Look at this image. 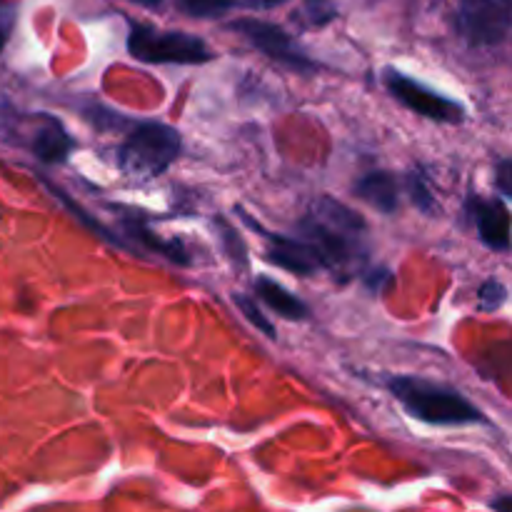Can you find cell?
<instances>
[{"label":"cell","mask_w":512,"mask_h":512,"mask_svg":"<svg viewBox=\"0 0 512 512\" xmlns=\"http://www.w3.org/2000/svg\"><path fill=\"white\" fill-rule=\"evenodd\" d=\"M495 185H498L500 195L503 198H510L512 195V160L503 158L495 168Z\"/></svg>","instance_id":"44dd1931"},{"label":"cell","mask_w":512,"mask_h":512,"mask_svg":"<svg viewBox=\"0 0 512 512\" xmlns=\"http://www.w3.org/2000/svg\"><path fill=\"white\" fill-rule=\"evenodd\" d=\"M28 148L33 150L35 158L43 160L45 165H60L68 160L70 153H73L75 143L58 118L43 113L33 118L28 135Z\"/></svg>","instance_id":"30bf717a"},{"label":"cell","mask_w":512,"mask_h":512,"mask_svg":"<svg viewBox=\"0 0 512 512\" xmlns=\"http://www.w3.org/2000/svg\"><path fill=\"white\" fill-rule=\"evenodd\" d=\"M365 283H368V288L373 290V293H383L385 288H390V285L395 283V275L393 270L388 268H370L365 270Z\"/></svg>","instance_id":"ffe728a7"},{"label":"cell","mask_w":512,"mask_h":512,"mask_svg":"<svg viewBox=\"0 0 512 512\" xmlns=\"http://www.w3.org/2000/svg\"><path fill=\"white\" fill-rule=\"evenodd\" d=\"M218 228H220V235H223L225 240V248H228V255L233 260H238V263H248V253H245V245L243 240H240L238 230L230 228V225H225L223 220H218Z\"/></svg>","instance_id":"d6986e66"},{"label":"cell","mask_w":512,"mask_h":512,"mask_svg":"<svg viewBox=\"0 0 512 512\" xmlns=\"http://www.w3.org/2000/svg\"><path fill=\"white\" fill-rule=\"evenodd\" d=\"M490 508H493V510H510L512 508V498H510V495H500V498L498 500H493V503H490Z\"/></svg>","instance_id":"603a6c76"},{"label":"cell","mask_w":512,"mask_h":512,"mask_svg":"<svg viewBox=\"0 0 512 512\" xmlns=\"http://www.w3.org/2000/svg\"><path fill=\"white\" fill-rule=\"evenodd\" d=\"M353 195L365 200L378 213L393 215L400 205V183L388 170H370L355 180Z\"/></svg>","instance_id":"8fae6325"},{"label":"cell","mask_w":512,"mask_h":512,"mask_svg":"<svg viewBox=\"0 0 512 512\" xmlns=\"http://www.w3.org/2000/svg\"><path fill=\"white\" fill-rule=\"evenodd\" d=\"M505 300H508V288L500 280H485L478 288V310L483 313H495L498 308H503Z\"/></svg>","instance_id":"ac0fdd59"},{"label":"cell","mask_w":512,"mask_h":512,"mask_svg":"<svg viewBox=\"0 0 512 512\" xmlns=\"http://www.w3.org/2000/svg\"><path fill=\"white\" fill-rule=\"evenodd\" d=\"M183 140L173 125L158 120H143L130 128L115 150V163L133 178H158L178 160Z\"/></svg>","instance_id":"3957f363"},{"label":"cell","mask_w":512,"mask_h":512,"mask_svg":"<svg viewBox=\"0 0 512 512\" xmlns=\"http://www.w3.org/2000/svg\"><path fill=\"white\" fill-rule=\"evenodd\" d=\"M383 83L385 88H388V93L393 95L400 105H405V108L413 110V113L423 115V118L448 125H458L465 120L463 105L445 98V95L428 88V85H423L420 80L408 78V75L400 73V70L385 68Z\"/></svg>","instance_id":"8992f818"},{"label":"cell","mask_w":512,"mask_h":512,"mask_svg":"<svg viewBox=\"0 0 512 512\" xmlns=\"http://www.w3.org/2000/svg\"><path fill=\"white\" fill-rule=\"evenodd\" d=\"M233 303L238 305L240 313L245 315V320H248V323H253L255 328H258L260 333L265 335V338H270V340L278 338V333H275V325L270 323V320L265 318L263 313H260V308H258V303H255V300H253V295L233 293Z\"/></svg>","instance_id":"2e32d148"},{"label":"cell","mask_w":512,"mask_h":512,"mask_svg":"<svg viewBox=\"0 0 512 512\" xmlns=\"http://www.w3.org/2000/svg\"><path fill=\"white\" fill-rule=\"evenodd\" d=\"M468 213L475 223L478 238L488 245L490 250L508 253L510 250V210L505 200L483 198L478 193H470Z\"/></svg>","instance_id":"9c48e42d"},{"label":"cell","mask_w":512,"mask_h":512,"mask_svg":"<svg viewBox=\"0 0 512 512\" xmlns=\"http://www.w3.org/2000/svg\"><path fill=\"white\" fill-rule=\"evenodd\" d=\"M388 390L403 405L410 418L420 420L425 425L453 428V425L488 423L483 410L470 403L460 390L433 383V380L413 378V375H393L388 380Z\"/></svg>","instance_id":"7a4b0ae2"},{"label":"cell","mask_w":512,"mask_h":512,"mask_svg":"<svg viewBox=\"0 0 512 512\" xmlns=\"http://www.w3.org/2000/svg\"><path fill=\"white\" fill-rule=\"evenodd\" d=\"M228 30L238 33L240 38L248 40L255 50H260V53L268 55L275 63L285 65V68L298 70V73H313V70H318V63L310 60L308 55H305V50L295 43L293 35L285 33L280 25L268 23V20L240 18L228 23Z\"/></svg>","instance_id":"5b68a950"},{"label":"cell","mask_w":512,"mask_h":512,"mask_svg":"<svg viewBox=\"0 0 512 512\" xmlns=\"http://www.w3.org/2000/svg\"><path fill=\"white\" fill-rule=\"evenodd\" d=\"M128 53L150 65H200L215 58L203 38L183 30H160L148 23H130Z\"/></svg>","instance_id":"277c9868"},{"label":"cell","mask_w":512,"mask_h":512,"mask_svg":"<svg viewBox=\"0 0 512 512\" xmlns=\"http://www.w3.org/2000/svg\"><path fill=\"white\" fill-rule=\"evenodd\" d=\"M335 18H338V8L330 0H305L303 8L295 13V20L303 28H323Z\"/></svg>","instance_id":"9a60e30c"},{"label":"cell","mask_w":512,"mask_h":512,"mask_svg":"<svg viewBox=\"0 0 512 512\" xmlns=\"http://www.w3.org/2000/svg\"><path fill=\"white\" fill-rule=\"evenodd\" d=\"M13 23H15V5L8 3V0H0V45L8 40Z\"/></svg>","instance_id":"7402d4cb"},{"label":"cell","mask_w":512,"mask_h":512,"mask_svg":"<svg viewBox=\"0 0 512 512\" xmlns=\"http://www.w3.org/2000/svg\"><path fill=\"white\" fill-rule=\"evenodd\" d=\"M253 295L265 305V308L273 310L275 315L285 320H308L310 308L305 300H300L298 295L290 293L288 288L278 283V280L268 278V275H258L253 280Z\"/></svg>","instance_id":"7c38bea8"},{"label":"cell","mask_w":512,"mask_h":512,"mask_svg":"<svg viewBox=\"0 0 512 512\" xmlns=\"http://www.w3.org/2000/svg\"><path fill=\"white\" fill-rule=\"evenodd\" d=\"M408 188H410V198H413V205L420 210L423 215H438V203H435V195L430 193L428 183L420 173H410L408 175Z\"/></svg>","instance_id":"e0dca14e"},{"label":"cell","mask_w":512,"mask_h":512,"mask_svg":"<svg viewBox=\"0 0 512 512\" xmlns=\"http://www.w3.org/2000/svg\"><path fill=\"white\" fill-rule=\"evenodd\" d=\"M365 220L355 210L330 195L310 203L308 215L298 220V235L318 253L323 270L333 275H350L365 260Z\"/></svg>","instance_id":"6da1fadb"},{"label":"cell","mask_w":512,"mask_h":512,"mask_svg":"<svg viewBox=\"0 0 512 512\" xmlns=\"http://www.w3.org/2000/svg\"><path fill=\"white\" fill-rule=\"evenodd\" d=\"M245 223L250 228H255L260 233V238L265 240V260L273 263L275 268H283L288 273L295 275H318L323 270V263H320L318 253H315L313 245L308 243L305 238H300L298 233L295 235H280V233H270V230L260 228L255 220H250L248 215H243Z\"/></svg>","instance_id":"ba28073f"},{"label":"cell","mask_w":512,"mask_h":512,"mask_svg":"<svg viewBox=\"0 0 512 512\" xmlns=\"http://www.w3.org/2000/svg\"><path fill=\"white\" fill-rule=\"evenodd\" d=\"M133 3L145 5V8H155V5H160V3H163V0H133Z\"/></svg>","instance_id":"cb8c5ba5"},{"label":"cell","mask_w":512,"mask_h":512,"mask_svg":"<svg viewBox=\"0 0 512 512\" xmlns=\"http://www.w3.org/2000/svg\"><path fill=\"white\" fill-rule=\"evenodd\" d=\"M512 0H460L458 30L473 48H495L510 33Z\"/></svg>","instance_id":"52a82bcc"},{"label":"cell","mask_w":512,"mask_h":512,"mask_svg":"<svg viewBox=\"0 0 512 512\" xmlns=\"http://www.w3.org/2000/svg\"><path fill=\"white\" fill-rule=\"evenodd\" d=\"M123 230L135 245H140V248L150 250V253L160 255V258L170 260V263L175 265H183V268L185 265H190V253L180 240L160 238V235H155L153 230H150L143 220L135 218V215H128V218H125Z\"/></svg>","instance_id":"4fadbf2b"},{"label":"cell","mask_w":512,"mask_h":512,"mask_svg":"<svg viewBox=\"0 0 512 512\" xmlns=\"http://www.w3.org/2000/svg\"><path fill=\"white\" fill-rule=\"evenodd\" d=\"M288 0H178V8L193 18H220L228 10H273Z\"/></svg>","instance_id":"5bb4252c"}]
</instances>
